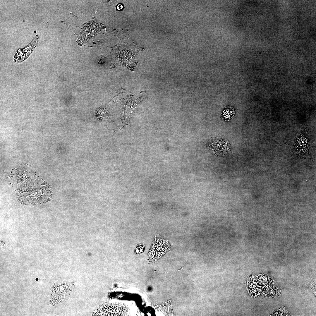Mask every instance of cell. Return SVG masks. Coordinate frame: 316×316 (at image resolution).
<instances>
[{
	"label": "cell",
	"mask_w": 316,
	"mask_h": 316,
	"mask_svg": "<svg viewBox=\"0 0 316 316\" xmlns=\"http://www.w3.org/2000/svg\"><path fill=\"white\" fill-rule=\"evenodd\" d=\"M170 248V245L167 240L156 235L147 255V263L156 262L166 253Z\"/></svg>",
	"instance_id": "6da1fadb"
},
{
	"label": "cell",
	"mask_w": 316,
	"mask_h": 316,
	"mask_svg": "<svg viewBox=\"0 0 316 316\" xmlns=\"http://www.w3.org/2000/svg\"><path fill=\"white\" fill-rule=\"evenodd\" d=\"M96 314L98 316H128L129 310L122 303H107L102 305Z\"/></svg>",
	"instance_id": "7a4b0ae2"
},
{
	"label": "cell",
	"mask_w": 316,
	"mask_h": 316,
	"mask_svg": "<svg viewBox=\"0 0 316 316\" xmlns=\"http://www.w3.org/2000/svg\"><path fill=\"white\" fill-rule=\"evenodd\" d=\"M213 140L209 146L213 152L221 155L228 154L230 151V147L226 141L221 138Z\"/></svg>",
	"instance_id": "3957f363"
},
{
	"label": "cell",
	"mask_w": 316,
	"mask_h": 316,
	"mask_svg": "<svg viewBox=\"0 0 316 316\" xmlns=\"http://www.w3.org/2000/svg\"><path fill=\"white\" fill-rule=\"evenodd\" d=\"M236 114V109L233 106H228L225 107L220 114L221 118L225 121H229L234 117Z\"/></svg>",
	"instance_id": "277c9868"
},
{
	"label": "cell",
	"mask_w": 316,
	"mask_h": 316,
	"mask_svg": "<svg viewBox=\"0 0 316 316\" xmlns=\"http://www.w3.org/2000/svg\"><path fill=\"white\" fill-rule=\"evenodd\" d=\"M145 247V245L143 243L138 244L135 248V253L136 254H139L142 253L144 250Z\"/></svg>",
	"instance_id": "5b68a950"
},
{
	"label": "cell",
	"mask_w": 316,
	"mask_h": 316,
	"mask_svg": "<svg viewBox=\"0 0 316 316\" xmlns=\"http://www.w3.org/2000/svg\"><path fill=\"white\" fill-rule=\"evenodd\" d=\"M123 6L121 4H119L117 6V9L118 10H120L122 9Z\"/></svg>",
	"instance_id": "8992f818"
}]
</instances>
